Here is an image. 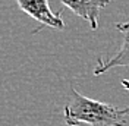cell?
<instances>
[{
	"label": "cell",
	"instance_id": "cell-6",
	"mask_svg": "<svg viewBox=\"0 0 129 126\" xmlns=\"http://www.w3.org/2000/svg\"><path fill=\"white\" fill-rule=\"evenodd\" d=\"M122 87L129 92V81H128V79H122Z\"/></svg>",
	"mask_w": 129,
	"mask_h": 126
},
{
	"label": "cell",
	"instance_id": "cell-3",
	"mask_svg": "<svg viewBox=\"0 0 129 126\" xmlns=\"http://www.w3.org/2000/svg\"><path fill=\"white\" fill-rule=\"evenodd\" d=\"M60 2L63 6L71 9L76 16L85 19L92 31L98 28L100 10L110 3V0H60Z\"/></svg>",
	"mask_w": 129,
	"mask_h": 126
},
{
	"label": "cell",
	"instance_id": "cell-1",
	"mask_svg": "<svg viewBox=\"0 0 129 126\" xmlns=\"http://www.w3.org/2000/svg\"><path fill=\"white\" fill-rule=\"evenodd\" d=\"M129 107L117 109L82 95L76 88H71V98L63 109L64 123L68 126H126Z\"/></svg>",
	"mask_w": 129,
	"mask_h": 126
},
{
	"label": "cell",
	"instance_id": "cell-5",
	"mask_svg": "<svg viewBox=\"0 0 129 126\" xmlns=\"http://www.w3.org/2000/svg\"><path fill=\"white\" fill-rule=\"evenodd\" d=\"M116 29L120 32H128L129 31V22H119V24H116Z\"/></svg>",
	"mask_w": 129,
	"mask_h": 126
},
{
	"label": "cell",
	"instance_id": "cell-4",
	"mask_svg": "<svg viewBox=\"0 0 129 126\" xmlns=\"http://www.w3.org/2000/svg\"><path fill=\"white\" fill-rule=\"evenodd\" d=\"M119 66L129 68V31L125 32L120 48L113 57H109L106 60L103 57H100L97 60V66L94 68V76H100V75L112 71L114 68H119Z\"/></svg>",
	"mask_w": 129,
	"mask_h": 126
},
{
	"label": "cell",
	"instance_id": "cell-2",
	"mask_svg": "<svg viewBox=\"0 0 129 126\" xmlns=\"http://www.w3.org/2000/svg\"><path fill=\"white\" fill-rule=\"evenodd\" d=\"M16 3L22 12L40 22L43 26H50L56 29L64 28L63 19L60 18V15L51 10L48 0H16Z\"/></svg>",
	"mask_w": 129,
	"mask_h": 126
}]
</instances>
